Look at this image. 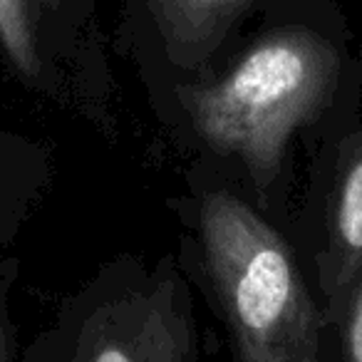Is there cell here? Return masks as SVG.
Listing matches in <instances>:
<instances>
[{
	"label": "cell",
	"mask_w": 362,
	"mask_h": 362,
	"mask_svg": "<svg viewBox=\"0 0 362 362\" xmlns=\"http://www.w3.org/2000/svg\"><path fill=\"white\" fill-rule=\"evenodd\" d=\"M256 3H271V0H256Z\"/></svg>",
	"instance_id": "9"
},
{
	"label": "cell",
	"mask_w": 362,
	"mask_h": 362,
	"mask_svg": "<svg viewBox=\"0 0 362 362\" xmlns=\"http://www.w3.org/2000/svg\"><path fill=\"white\" fill-rule=\"evenodd\" d=\"M317 263L327 315L337 317L345 296L362 276V127L347 134L337 151L325 248Z\"/></svg>",
	"instance_id": "5"
},
{
	"label": "cell",
	"mask_w": 362,
	"mask_h": 362,
	"mask_svg": "<svg viewBox=\"0 0 362 362\" xmlns=\"http://www.w3.org/2000/svg\"><path fill=\"white\" fill-rule=\"evenodd\" d=\"M340 77L337 47L305 25L263 33L223 75L181 90L197 134L238 156L258 187L278 176L288 141L330 102Z\"/></svg>",
	"instance_id": "1"
},
{
	"label": "cell",
	"mask_w": 362,
	"mask_h": 362,
	"mask_svg": "<svg viewBox=\"0 0 362 362\" xmlns=\"http://www.w3.org/2000/svg\"><path fill=\"white\" fill-rule=\"evenodd\" d=\"M72 362H194V330L174 283L92 313Z\"/></svg>",
	"instance_id": "3"
},
{
	"label": "cell",
	"mask_w": 362,
	"mask_h": 362,
	"mask_svg": "<svg viewBox=\"0 0 362 362\" xmlns=\"http://www.w3.org/2000/svg\"><path fill=\"white\" fill-rule=\"evenodd\" d=\"M202 243L238 362H317L320 313L281 233L214 192L202 202Z\"/></svg>",
	"instance_id": "2"
},
{
	"label": "cell",
	"mask_w": 362,
	"mask_h": 362,
	"mask_svg": "<svg viewBox=\"0 0 362 362\" xmlns=\"http://www.w3.org/2000/svg\"><path fill=\"white\" fill-rule=\"evenodd\" d=\"M342 362H362V276L355 281L340 305Z\"/></svg>",
	"instance_id": "7"
},
{
	"label": "cell",
	"mask_w": 362,
	"mask_h": 362,
	"mask_svg": "<svg viewBox=\"0 0 362 362\" xmlns=\"http://www.w3.org/2000/svg\"><path fill=\"white\" fill-rule=\"evenodd\" d=\"M149 18L156 42L181 70L206 67L256 0H132Z\"/></svg>",
	"instance_id": "6"
},
{
	"label": "cell",
	"mask_w": 362,
	"mask_h": 362,
	"mask_svg": "<svg viewBox=\"0 0 362 362\" xmlns=\"http://www.w3.org/2000/svg\"><path fill=\"white\" fill-rule=\"evenodd\" d=\"M97 40V0H0V50L28 82Z\"/></svg>",
	"instance_id": "4"
},
{
	"label": "cell",
	"mask_w": 362,
	"mask_h": 362,
	"mask_svg": "<svg viewBox=\"0 0 362 362\" xmlns=\"http://www.w3.org/2000/svg\"><path fill=\"white\" fill-rule=\"evenodd\" d=\"M0 362H8V340H6V327L0 320Z\"/></svg>",
	"instance_id": "8"
}]
</instances>
